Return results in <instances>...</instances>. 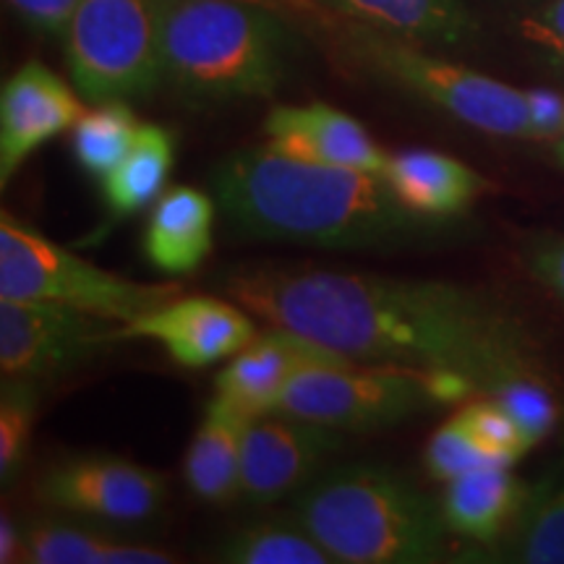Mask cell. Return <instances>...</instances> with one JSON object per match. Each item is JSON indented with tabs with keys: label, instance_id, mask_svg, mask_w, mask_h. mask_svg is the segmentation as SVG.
I'll use <instances>...</instances> for the list:
<instances>
[{
	"label": "cell",
	"instance_id": "cell-1",
	"mask_svg": "<svg viewBox=\"0 0 564 564\" xmlns=\"http://www.w3.org/2000/svg\"><path fill=\"white\" fill-rule=\"evenodd\" d=\"M220 288L270 327L295 329L356 361L453 371L484 394L518 373H544L525 324L455 282L243 264L225 272Z\"/></svg>",
	"mask_w": 564,
	"mask_h": 564
},
{
	"label": "cell",
	"instance_id": "cell-2",
	"mask_svg": "<svg viewBox=\"0 0 564 564\" xmlns=\"http://www.w3.org/2000/svg\"><path fill=\"white\" fill-rule=\"evenodd\" d=\"M236 238L329 251H387L432 241L444 223L415 215L382 173L314 165L272 147L232 152L209 175Z\"/></svg>",
	"mask_w": 564,
	"mask_h": 564
},
{
	"label": "cell",
	"instance_id": "cell-3",
	"mask_svg": "<svg viewBox=\"0 0 564 564\" xmlns=\"http://www.w3.org/2000/svg\"><path fill=\"white\" fill-rule=\"evenodd\" d=\"M288 514L337 564H434L449 554L440 499L379 463L322 470L295 494Z\"/></svg>",
	"mask_w": 564,
	"mask_h": 564
},
{
	"label": "cell",
	"instance_id": "cell-4",
	"mask_svg": "<svg viewBox=\"0 0 564 564\" xmlns=\"http://www.w3.org/2000/svg\"><path fill=\"white\" fill-rule=\"evenodd\" d=\"M299 26L238 0H165V84L194 108L272 97Z\"/></svg>",
	"mask_w": 564,
	"mask_h": 564
},
{
	"label": "cell",
	"instance_id": "cell-5",
	"mask_svg": "<svg viewBox=\"0 0 564 564\" xmlns=\"http://www.w3.org/2000/svg\"><path fill=\"white\" fill-rule=\"evenodd\" d=\"M350 66L434 105L470 129L502 139H535L525 91L426 53L415 42L337 19L327 32Z\"/></svg>",
	"mask_w": 564,
	"mask_h": 564
},
{
	"label": "cell",
	"instance_id": "cell-6",
	"mask_svg": "<svg viewBox=\"0 0 564 564\" xmlns=\"http://www.w3.org/2000/svg\"><path fill=\"white\" fill-rule=\"evenodd\" d=\"M474 392L476 384L453 371L345 358L303 371L274 413L322 423L343 434L373 432L463 403Z\"/></svg>",
	"mask_w": 564,
	"mask_h": 564
},
{
	"label": "cell",
	"instance_id": "cell-7",
	"mask_svg": "<svg viewBox=\"0 0 564 564\" xmlns=\"http://www.w3.org/2000/svg\"><path fill=\"white\" fill-rule=\"evenodd\" d=\"M183 295L181 282H137L76 257L30 225L0 215V299L61 303L129 324Z\"/></svg>",
	"mask_w": 564,
	"mask_h": 564
},
{
	"label": "cell",
	"instance_id": "cell-8",
	"mask_svg": "<svg viewBox=\"0 0 564 564\" xmlns=\"http://www.w3.org/2000/svg\"><path fill=\"white\" fill-rule=\"evenodd\" d=\"M162 21L165 0H79L63 40L84 100H144L165 84Z\"/></svg>",
	"mask_w": 564,
	"mask_h": 564
},
{
	"label": "cell",
	"instance_id": "cell-9",
	"mask_svg": "<svg viewBox=\"0 0 564 564\" xmlns=\"http://www.w3.org/2000/svg\"><path fill=\"white\" fill-rule=\"evenodd\" d=\"M121 340V324L40 301L0 299V371L9 379L47 382L79 369Z\"/></svg>",
	"mask_w": 564,
	"mask_h": 564
},
{
	"label": "cell",
	"instance_id": "cell-10",
	"mask_svg": "<svg viewBox=\"0 0 564 564\" xmlns=\"http://www.w3.org/2000/svg\"><path fill=\"white\" fill-rule=\"evenodd\" d=\"M37 497L51 510L89 523L141 525L162 512L167 478L126 457L76 455L42 474Z\"/></svg>",
	"mask_w": 564,
	"mask_h": 564
},
{
	"label": "cell",
	"instance_id": "cell-11",
	"mask_svg": "<svg viewBox=\"0 0 564 564\" xmlns=\"http://www.w3.org/2000/svg\"><path fill=\"white\" fill-rule=\"evenodd\" d=\"M343 447V432L288 413H267L249 421L243 436L241 499L251 507H272L295 497L322 463Z\"/></svg>",
	"mask_w": 564,
	"mask_h": 564
},
{
	"label": "cell",
	"instance_id": "cell-12",
	"mask_svg": "<svg viewBox=\"0 0 564 564\" xmlns=\"http://www.w3.org/2000/svg\"><path fill=\"white\" fill-rule=\"evenodd\" d=\"M259 335L253 314L241 303L215 295L178 299L121 324V340H154L183 369H207L241 352Z\"/></svg>",
	"mask_w": 564,
	"mask_h": 564
},
{
	"label": "cell",
	"instance_id": "cell-13",
	"mask_svg": "<svg viewBox=\"0 0 564 564\" xmlns=\"http://www.w3.org/2000/svg\"><path fill=\"white\" fill-rule=\"evenodd\" d=\"M87 112L84 97L45 63L26 61L0 91V186H9L19 167L42 144L74 131Z\"/></svg>",
	"mask_w": 564,
	"mask_h": 564
},
{
	"label": "cell",
	"instance_id": "cell-14",
	"mask_svg": "<svg viewBox=\"0 0 564 564\" xmlns=\"http://www.w3.org/2000/svg\"><path fill=\"white\" fill-rule=\"evenodd\" d=\"M345 358L350 356H343L295 329L270 327L230 358L228 366L217 373L215 387L223 400H228L249 419H257V415L278 411L288 387L303 371L345 361Z\"/></svg>",
	"mask_w": 564,
	"mask_h": 564
},
{
	"label": "cell",
	"instance_id": "cell-15",
	"mask_svg": "<svg viewBox=\"0 0 564 564\" xmlns=\"http://www.w3.org/2000/svg\"><path fill=\"white\" fill-rule=\"evenodd\" d=\"M267 147L314 165L384 173L387 158L364 123L333 105H278L264 118Z\"/></svg>",
	"mask_w": 564,
	"mask_h": 564
},
{
	"label": "cell",
	"instance_id": "cell-16",
	"mask_svg": "<svg viewBox=\"0 0 564 564\" xmlns=\"http://www.w3.org/2000/svg\"><path fill=\"white\" fill-rule=\"evenodd\" d=\"M350 24L392 34L423 47H465L481 37V24L463 0H316Z\"/></svg>",
	"mask_w": 564,
	"mask_h": 564
},
{
	"label": "cell",
	"instance_id": "cell-17",
	"mask_svg": "<svg viewBox=\"0 0 564 564\" xmlns=\"http://www.w3.org/2000/svg\"><path fill=\"white\" fill-rule=\"evenodd\" d=\"M382 175L408 209L436 223L465 215L491 188L474 167L436 150L394 152Z\"/></svg>",
	"mask_w": 564,
	"mask_h": 564
},
{
	"label": "cell",
	"instance_id": "cell-18",
	"mask_svg": "<svg viewBox=\"0 0 564 564\" xmlns=\"http://www.w3.org/2000/svg\"><path fill=\"white\" fill-rule=\"evenodd\" d=\"M215 196L194 186H175L152 204L141 251L154 270L188 274L199 270L215 246Z\"/></svg>",
	"mask_w": 564,
	"mask_h": 564
},
{
	"label": "cell",
	"instance_id": "cell-19",
	"mask_svg": "<svg viewBox=\"0 0 564 564\" xmlns=\"http://www.w3.org/2000/svg\"><path fill=\"white\" fill-rule=\"evenodd\" d=\"M510 468L512 465H489L444 481L440 507L449 533L494 544L518 523L531 486Z\"/></svg>",
	"mask_w": 564,
	"mask_h": 564
},
{
	"label": "cell",
	"instance_id": "cell-20",
	"mask_svg": "<svg viewBox=\"0 0 564 564\" xmlns=\"http://www.w3.org/2000/svg\"><path fill=\"white\" fill-rule=\"evenodd\" d=\"M249 415L223 400H209L183 457V481L204 505H230L241 499L243 436Z\"/></svg>",
	"mask_w": 564,
	"mask_h": 564
},
{
	"label": "cell",
	"instance_id": "cell-21",
	"mask_svg": "<svg viewBox=\"0 0 564 564\" xmlns=\"http://www.w3.org/2000/svg\"><path fill=\"white\" fill-rule=\"evenodd\" d=\"M21 560L24 564H173L178 556L158 546L129 544L97 531L89 520L42 518L21 528Z\"/></svg>",
	"mask_w": 564,
	"mask_h": 564
},
{
	"label": "cell",
	"instance_id": "cell-22",
	"mask_svg": "<svg viewBox=\"0 0 564 564\" xmlns=\"http://www.w3.org/2000/svg\"><path fill=\"white\" fill-rule=\"evenodd\" d=\"M175 162V133L167 126L141 123L131 152L102 181V199L112 217L137 215L165 194Z\"/></svg>",
	"mask_w": 564,
	"mask_h": 564
},
{
	"label": "cell",
	"instance_id": "cell-23",
	"mask_svg": "<svg viewBox=\"0 0 564 564\" xmlns=\"http://www.w3.org/2000/svg\"><path fill=\"white\" fill-rule=\"evenodd\" d=\"M215 560L225 564H337L291 514L285 520H253L236 528L217 544Z\"/></svg>",
	"mask_w": 564,
	"mask_h": 564
},
{
	"label": "cell",
	"instance_id": "cell-24",
	"mask_svg": "<svg viewBox=\"0 0 564 564\" xmlns=\"http://www.w3.org/2000/svg\"><path fill=\"white\" fill-rule=\"evenodd\" d=\"M514 562L564 564V455L531 486L514 523Z\"/></svg>",
	"mask_w": 564,
	"mask_h": 564
},
{
	"label": "cell",
	"instance_id": "cell-25",
	"mask_svg": "<svg viewBox=\"0 0 564 564\" xmlns=\"http://www.w3.org/2000/svg\"><path fill=\"white\" fill-rule=\"evenodd\" d=\"M139 129L141 123L129 102H100L74 126L70 150L82 171L102 183L131 152Z\"/></svg>",
	"mask_w": 564,
	"mask_h": 564
},
{
	"label": "cell",
	"instance_id": "cell-26",
	"mask_svg": "<svg viewBox=\"0 0 564 564\" xmlns=\"http://www.w3.org/2000/svg\"><path fill=\"white\" fill-rule=\"evenodd\" d=\"M40 408V382L3 377L0 390V481L9 486L30 449Z\"/></svg>",
	"mask_w": 564,
	"mask_h": 564
},
{
	"label": "cell",
	"instance_id": "cell-27",
	"mask_svg": "<svg viewBox=\"0 0 564 564\" xmlns=\"http://www.w3.org/2000/svg\"><path fill=\"white\" fill-rule=\"evenodd\" d=\"M489 398L497 400L518 421L533 447L544 442L560 421V405L544 373H518V377L505 379L502 384L494 387Z\"/></svg>",
	"mask_w": 564,
	"mask_h": 564
},
{
	"label": "cell",
	"instance_id": "cell-28",
	"mask_svg": "<svg viewBox=\"0 0 564 564\" xmlns=\"http://www.w3.org/2000/svg\"><path fill=\"white\" fill-rule=\"evenodd\" d=\"M457 415L468 426V432L476 436V442L499 465H514L520 457L533 449V444L528 442V436L518 426V421L497 400L489 398V394L468 403L463 411H457Z\"/></svg>",
	"mask_w": 564,
	"mask_h": 564
},
{
	"label": "cell",
	"instance_id": "cell-29",
	"mask_svg": "<svg viewBox=\"0 0 564 564\" xmlns=\"http://www.w3.org/2000/svg\"><path fill=\"white\" fill-rule=\"evenodd\" d=\"M423 463L426 470L436 481H449V478L468 474L476 468H489V465H499L494 457L486 453L476 436L468 432L460 415H453L447 423L436 429L432 440L426 444L423 453Z\"/></svg>",
	"mask_w": 564,
	"mask_h": 564
},
{
	"label": "cell",
	"instance_id": "cell-30",
	"mask_svg": "<svg viewBox=\"0 0 564 564\" xmlns=\"http://www.w3.org/2000/svg\"><path fill=\"white\" fill-rule=\"evenodd\" d=\"M518 30L549 66L564 70V0L533 3V9L520 17Z\"/></svg>",
	"mask_w": 564,
	"mask_h": 564
},
{
	"label": "cell",
	"instance_id": "cell-31",
	"mask_svg": "<svg viewBox=\"0 0 564 564\" xmlns=\"http://www.w3.org/2000/svg\"><path fill=\"white\" fill-rule=\"evenodd\" d=\"M525 270L564 306V236L562 232H531L523 246Z\"/></svg>",
	"mask_w": 564,
	"mask_h": 564
},
{
	"label": "cell",
	"instance_id": "cell-32",
	"mask_svg": "<svg viewBox=\"0 0 564 564\" xmlns=\"http://www.w3.org/2000/svg\"><path fill=\"white\" fill-rule=\"evenodd\" d=\"M9 3L32 30L63 37L79 0H9Z\"/></svg>",
	"mask_w": 564,
	"mask_h": 564
},
{
	"label": "cell",
	"instance_id": "cell-33",
	"mask_svg": "<svg viewBox=\"0 0 564 564\" xmlns=\"http://www.w3.org/2000/svg\"><path fill=\"white\" fill-rule=\"evenodd\" d=\"M238 3H251V6H259V9L280 13V17L293 21L299 30H308V32L327 34L337 21L333 13L324 11L316 0H238Z\"/></svg>",
	"mask_w": 564,
	"mask_h": 564
},
{
	"label": "cell",
	"instance_id": "cell-34",
	"mask_svg": "<svg viewBox=\"0 0 564 564\" xmlns=\"http://www.w3.org/2000/svg\"><path fill=\"white\" fill-rule=\"evenodd\" d=\"M535 141H556L564 133V97L552 89L525 91Z\"/></svg>",
	"mask_w": 564,
	"mask_h": 564
},
{
	"label": "cell",
	"instance_id": "cell-35",
	"mask_svg": "<svg viewBox=\"0 0 564 564\" xmlns=\"http://www.w3.org/2000/svg\"><path fill=\"white\" fill-rule=\"evenodd\" d=\"M21 541H24V531L13 523L9 512L0 514V562L17 564L21 560Z\"/></svg>",
	"mask_w": 564,
	"mask_h": 564
},
{
	"label": "cell",
	"instance_id": "cell-36",
	"mask_svg": "<svg viewBox=\"0 0 564 564\" xmlns=\"http://www.w3.org/2000/svg\"><path fill=\"white\" fill-rule=\"evenodd\" d=\"M554 154H556V160H560V165L564 167V133H562V137H560V139H556Z\"/></svg>",
	"mask_w": 564,
	"mask_h": 564
},
{
	"label": "cell",
	"instance_id": "cell-37",
	"mask_svg": "<svg viewBox=\"0 0 564 564\" xmlns=\"http://www.w3.org/2000/svg\"><path fill=\"white\" fill-rule=\"evenodd\" d=\"M502 3H514V6H525V3H539V0H502Z\"/></svg>",
	"mask_w": 564,
	"mask_h": 564
}]
</instances>
